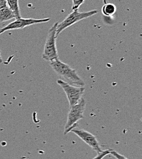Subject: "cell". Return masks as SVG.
Listing matches in <instances>:
<instances>
[{
  "instance_id": "6da1fadb",
  "label": "cell",
  "mask_w": 142,
  "mask_h": 159,
  "mask_svg": "<svg viewBox=\"0 0 142 159\" xmlns=\"http://www.w3.org/2000/svg\"><path fill=\"white\" fill-rule=\"evenodd\" d=\"M50 66L57 75L64 80V81L73 86L84 87L85 82L77 74L76 70L58 58L50 62Z\"/></svg>"
},
{
  "instance_id": "7a4b0ae2",
  "label": "cell",
  "mask_w": 142,
  "mask_h": 159,
  "mask_svg": "<svg viewBox=\"0 0 142 159\" xmlns=\"http://www.w3.org/2000/svg\"><path fill=\"white\" fill-rule=\"evenodd\" d=\"M58 25V22H56L52 25L48 31L46 38L42 53V58L47 61L52 62V61L58 58L56 42V33Z\"/></svg>"
},
{
  "instance_id": "3957f363",
  "label": "cell",
  "mask_w": 142,
  "mask_h": 159,
  "mask_svg": "<svg viewBox=\"0 0 142 159\" xmlns=\"http://www.w3.org/2000/svg\"><path fill=\"white\" fill-rule=\"evenodd\" d=\"M86 108V101L82 98L80 102L74 106L70 107V110L68 113L67 119L65 125L64 134H67L71 131L76 128L78 122L83 118V113Z\"/></svg>"
},
{
  "instance_id": "277c9868",
  "label": "cell",
  "mask_w": 142,
  "mask_h": 159,
  "mask_svg": "<svg viewBox=\"0 0 142 159\" xmlns=\"http://www.w3.org/2000/svg\"><path fill=\"white\" fill-rule=\"evenodd\" d=\"M98 12V10H92L88 12H79L78 10L72 11V12L70 14H69L64 20L60 24L58 23L57 28V38L65 29L70 27L71 26L81 20L89 18L96 14Z\"/></svg>"
},
{
  "instance_id": "5b68a950",
  "label": "cell",
  "mask_w": 142,
  "mask_h": 159,
  "mask_svg": "<svg viewBox=\"0 0 142 159\" xmlns=\"http://www.w3.org/2000/svg\"><path fill=\"white\" fill-rule=\"evenodd\" d=\"M57 83L61 86L66 93L69 102L70 107L77 104L83 98L82 96L84 94L85 90L84 87H78L71 85L62 80H58Z\"/></svg>"
},
{
  "instance_id": "8992f818",
  "label": "cell",
  "mask_w": 142,
  "mask_h": 159,
  "mask_svg": "<svg viewBox=\"0 0 142 159\" xmlns=\"http://www.w3.org/2000/svg\"><path fill=\"white\" fill-rule=\"evenodd\" d=\"M50 20L49 18L42 19H23L20 18L18 19H16L15 21L9 23L5 27L0 29V34L9 31V30H21L25 27L30 26L33 25L39 24V23H43L48 22Z\"/></svg>"
},
{
  "instance_id": "52a82bcc",
  "label": "cell",
  "mask_w": 142,
  "mask_h": 159,
  "mask_svg": "<svg viewBox=\"0 0 142 159\" xmlns=\"http://www.w3.org/2000/svg\"><path fill=\"white\" fill-rule=\"evenodd\" d=\"M71 132L74 133L82 141H83L86 144H88L92 149H93L98 154L103 151L96 137L90 132L83 129H78L76 128L72 129Z\"/></svg>"
},
{
  "instance_id": "ba28073f",
  "label": "cell",
  "mask_w": 142,
  "mask_h": 159,
  "mask_svg": "<svg viewBox=\"0 0 142 159\" xmlns=\"http://www.w3.org/2000/svg\"><path fill=\"white\" fill-rule=\"evenodd\" d=\"M13 19H16V16L7 6L0 9V23L7 21Z\"/></svg>"
},
{
  "instance_id": "9c48e42d",
  "label": "cell",
  "mask_w": 142,
  "mask_h": 159,
  "mask_svg": "<svg viewBox=\"0 0 142 159\" xmlns=\"http://www.w3.org/2000/svg\"><path fill=\"white\" fill-rule=\"evenodd\" d=\"M8 7L13 12L16 16V19L21 18L19 7V0H6Z\"/></svg>"
},
{
  "instance_id": "30bf717a",
  "label": "cell",
  "mask_w": 142,
  "mask_h": 159,
  "mask_svg": "<svg viewBox=\"0 0 142 159\" xmlns=\"http://www.w3.org/2000/svg\"><path fill=\"white\" fill-rule=\"evenodd\" d=\"M117 11V7L115 4L112 3H106L105 4L102 8V14L106 17H112L113 16Z\"/></svg>"
},
{
  "instance_id": "8fae6325",
  "label": "cell",
  "mask_w": 142,
  "mask_h": 159,
  "mask_svg": "<svg viewBox=\"0 0 142 159\" xmlns=\"http://www.w3.org/2000/svg\"><path fill=\"white\" fill-rule=\"evenodd\" d=\"M85 2V0H72V11L79 10V7H80L81 4H83Z\"/></svg>"
},
{
  "instance_id": "7c38bea8",
  "label": "cell",
  "mask_w": 142,
  "mask_h": 159,
  "mask_svg": "<svg viewBox=\"0 0 142 159\" xmlns=\"http://www.w3.org/2000/svg\"><path fill=\"white\" fill-rule=\"evenodd\" d=\"M110 151H111V149H107L105 151H103L101 153H99L96 157H95L94 159H102L103 157H105L107 155H108L110 153Z\"/></svg>"
},
{
  "instance_id": "4fadbf2b",
  "label": "cell",
  "mask_w": 142,
  "mask_h": 159,
  "mask_svg": "<svg viewBox=\"0 0 142 159\" xmlns=\"http://www.w3.org/2000/svg\"><path fill=\"white\" fill-rule=\"evenodd\" d=\"M110 154H112L113 156H114L117 159H128L126 157H125L124 156H122L120 154L118 153L117 151L111 149L110 151Z\"/></svg>"
},
{
  "instance_id": "5bb4252c",
  "label": "cell",
  "mask_w": 142,
  "mask_h": 159,
  "mask_svg": "<svg viewBox=\"0 0 142 159\" xmlns=\"http://www.w3.org/2000/svg\"><path fill=\"white\" fill-rule=\"evenodd\" d=\"M7 1L6 0H0V9L7 6Z\"/></svg>"
},
{
  "instance_id": "9a60e30c",
  "label": "cell",
  "mask_w": 142,
  "mask_h": 159,
  "mask_svg": "<svg viewBox=\"0 0 142 159\" xmlns=\"http://www.w3.org/2000/svg\"><path fill=\"white\" fill-rule=\"evenodd\" d=\"M2 62V59L1 58V52H0V63Z\"/></svg>"
},
{
  "instance_id": "2e32d148",
  "label": "cell",
  "mask_w": 142,
  "mask_h": 159,
  "mask_svg": "<svg viewBox=\"0 0 142 159\" xmlns=\"http://www.w3.org/2000/svg\"><path fill=\"white\" fill-rule=\"evenodd\" d=\"M103 2H104L105 4L107 3V1H108V0H103Z\"/></svg>"
}]
</instances>
